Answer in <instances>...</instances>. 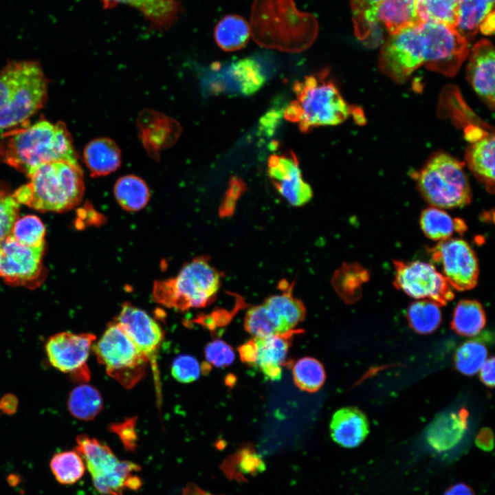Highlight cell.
I'll use <instances>...</instances> for the list:
<instances>
[{"label":"cell","mask_w":495,"mask_h":495,"mask_svg":"<svg viewBox=\"0 0 495 495\" xmlns=\"http://www.w3.org/2000/svg\"><path fill=\"white\" fill-rule=\"evenodd\" d=\"M45 245L30 247L10 234L0 243V278L11 285L33 286L43 276Z\"/></svg>","instance_id":"5bb4252c"},{"label":"cell","mask_w":495,"mask_h":495,"mask_svg":"<svg viewBox=\"0 0 495 495\" xmlns=\"http://www.w3.org/2000/svg\"><path fill=\"white\" fill-rule=\"evenodd\" d=\"M432 261L440 264L443 276L458 291L474 288L478 282L479 268L473 249L464 240L441 241L429 250Z\"/></svg>","instance_id":"4fadbf2b"},{"label":"cell","mask_w":495,"mask_h":495,"mask_svg":"<svg viewBox=\"0 0 495 495\" xmlns=\"http://www.w3.org/2000/svg\"><path fill=\"white\" fill-rule=\"evenodd\" d=\"M223 76L222 89L245 96L256 92L266 80L262 67L253 58H245L232 63L224 71Z\"/></svg>","instance_id":"603a6c76"},{"label":"cell","mask_w":495,"mask_h":495,"mask_svg":"<svg viewBox=\"0 0 495 495\" xmlns=\"http://www.w3.org/2000/svg\"><path fill=\"white\" fill-rule=\"evenodd\" d=\"M104 8H112L118 4L130 6L142 12L155 27L167 29L176 21L181 11L177 0H100Z\"/></svg>","instance_id":"484cf974"},{"label":"cell","mask_w":495,"mask_h":495,"mask_svg":"<svg viewBox=\"0 0 495 495\" xmlns=\"http://www.w3.org/2000/svg\"><path fill=\"white\" fill-rule=\"evenodd\" d=\"M355 34L365 39L373 27L382 25L390 35L418 25L415 0H381L362 13L352 16Z\"/></svg>","instance_id":"2e32d148"},{"label":"cell","mask_w":495,"mask_h":495,"mask_svg":"<svg viewBox=\"0 0 495 495\" xmlns=\"http://www.w3.org/2000/svg\"><path fill=\"white\" fill-rule=\"evenodd\" d=\"M419 30L424 65L444 76H454L469 54L468 40L443 23H421Z\"/></svg>","instance_id":"30bf717a"},{"label":"cell","mask_w":495,"mask_h":495,"mask_svg":"<svg viewBox=\"0 0 495 495\" xmlns=\"http://www.w3.org/2000/svg\"><path fill=\"white\" fill-rule=\"evenodd\" d=\"M241 360L244 363L255 365L256 359V346L254 340H252L242 344L239 348Z\"/></svg>","instance_id":"7dc6e473"},{"label":"cell","mask_w":495,"mask_h":495,"mask_svg":"<svg viewBox=\"0 0 495 495\" xmlns=\"http://www.w3.org/2000/svg\"><path fill=\"white\" fill-rule=\"evenodd\" d=\"M204 354L208 363L218 368L230 365L235 358L232 348L221 340L209 342L205 348Z\"/></svg>","instance_id":"ee69618b"},{"label":"cell","mask_w":495,"mask_h":495,"mask_svg":"<svg viewBox=\"0 0 495 495\" xmlns=\"http://www.w3.org/2000/svg\"><path fill=\"white\" fill-rule=\"evenodd\" d=\"M116 322L148 361H155L164 338L158 323L144 311L126 302Z\"/></svg>","instance_id":"ac0fdd59"},{"label":"cell","mask_w":495,"mask_h":495,"mask_svg":"<svg viewBox=\"0 0 495 495\" xmlns=\"http://www.w3.org/2000/svg\"><path fill=\"white\" fill-rule=\"evenodd\" d=\"M116 199L121 207L129 211L143 208L149 199V190L146 183L135 175H125L119 178L114 186Z\"/></svg>","instance_id":"d6a6232c"},{"label":"cell","mask_w":495,"mask_h":495,"mask_svg":"<svg viewBox=\"0 0 495 495\" xmlns=\"http://www.w3.org/2000/svg\"><path fill=\"white\" fill-rule=\"evenodd\" d=\"M494 134L486 133L467 148L465 160L468 168L487 190L494 192Z\"/></svg>","instance_id":"cb8c5ba5"},{"label":"cell","mask_w":495,"mask_h":495,"mask_svg":"<svg viewBox=\"0 0 495 495\" xmlns=\"http://www.w3.org/2000/svg\"><path fill=\"white\" fill-rule=\"evenodd\" d=\"M332 439L339 446H358L368 434V423L362 412L352 407L342 408L333 415L330 423Z\"/></svg>","instance_id":"44dd1931"},{"label":"cell","mask_w":495,"mask_h":495,"mask_svg":"<svg viewBox=\"0 0 495 495\" xmlns=\"http://www.w3.org/2000/svg\"><path fill=\"white\" fill-rule=\"evenodd\" d=\"M494 0H459L456 29L468 41L477 32L480 24L493 11Z\"/></svg>","instance_id":"4dcf8cb0"},{"label":"cell","mask_w":495,"mask_h":495,"mask_svg":"<svg viewBox=\"0 0 495 495\" xmlns=\"http://www.w3.org/2000/svg\"><path fill=\"white\" fill-rule=\"evenodd\" d=\"M328 76V72L324 70L294 85L296 100L287 106L284 116L298 122L302 132L316 126L339 124L352 113V107Z\"/></svg>","instance_id":"277c9868"},{"label":"cell","mask_w":495,"mask_h":495,"mask_svg":"<svg viewBox=\"0 0 495 495\" xmlns=\"http://www.w3.org/2000/svg\"><path fill=\"white\" fill-rule=\"evenodd\" d=\"M292 373L296 385L310 393L318 390L325 381L324 367L314 358L299 359L293 366Z\"/></svg>","instance_id":"8d00e7d4"},{"label":"cell","mask_w":495,"mask_h":495,"mask_svg":"<svg viewBox=\"0 0 495 495\" xmlns=\"http://www.w3.org/2000/svg\"><path fill=\"white\" fill-rule=\"evenodd\" d=\"M475 443L482 450L490 452L494 448V434L491 429H481L475 439Z\"/></svg>","instance_id":"bcb514c9"},{"label":"cell","mask_w":495,"mask_h":495,"mask_svg":"<svg viewBox=\"0 0 495 495\" xmlns=\"http://www.w3.org/2000/svg\"><path fill=\"white\" fill-rule=\"evenodd\" d=\"M19 217V204L12 194L0 191V243L11 233Z\"/></svg>","instance_id":"b9f144b4"},{"label":"cell","mask_w":495,"mask_h":495,"mask_svg":"<svg viewBox=\"0 0 495 495\" xmlns=\"http://www.w3.org/2000/svg\"><path fill=\"white\" fill-rule=\"evenodd\" d=\"M466 430L467 412L465 410L446 412L430 425L426 439L436 451H447L459 443Z\"/></svg>","instance_id":"7402d4cb"},{"label":"cell","mask_w":495,"mask_h":495,"mask_svg":"<svg viewBox=\"0 0 495 495\" xmlns=\"http://www.w3.org/2000/svg\"><path fill=\"white\" fill-rule=\"evenodd\" d=\"M236 456L239 469L244 474H253L264 468L260 456L252 450L243 449L236 454Z\"/></svg>","instance_id":"f6af8a7d"},{"label":"cell","mask_w":495,"mask_h":495,"mask_svg":"<svg viewBox=\"0 0 495 495\" xmlns=\"http://www.w3.org/2000/svg\"><path fill=\"white\" fill-rule=\"evenodd\" d=\"M494 358L487 359L478 371L482 382L490 387L494 385Z\"/></svg>","instance_id":"c3c4849f"},{"label":"cell","mask_w":495,"mask_h":495,"mask_svg":"<svg viewBox=\"0 0 495 495\" xmlns=\"http://www.w3.org/2000/svg\"><path fill=\"white\" fill-rule=\"evenodd\" d=\"M250 36L249 22L238 14L226 15L214 28L216 43L226 52H234L244 47Z\"/></svg>","instance_id":"f546056e"},{"label":"cell","mask_w":495,"mask_h":495,"mask_svg":"<svg viewBox=\"0 0 495 495\" xmlns=\"http://www.w3.org/2000/svg\"><path fill=\"white\" fill-rule=\"evenodd\" d=\"M443 495H476L474 490L464 483H455L448 487Z\"/></svg>","instance_id":"681fc988"},{"label":"cell","mask_w":495,"mask_h":495,"mask_svg":"<svg viewBox=\"0 0 495 495\" xmlns=\"http://www.w3.org/2000/svg\"><path fill=\"white\" fill-rule=\"evenodd\" d=\"M263 304L277 324L280 334L291 331L302 321L305 315L302 302L289 292L271 296Z\"/></svg>","instance_id":"83f0119b"},{"label":"cell","mask_w":495,"mask_h":495,"mask_svg":"<svg viewBox=\"0 0 495 495\" xmlns=\"http://www.w3.org/2000/svg\"><path fill=\"white\" fill-rule=\"evenodd\" d=\"M419 222L426 236L434 241L446 240L454 233L462 234L467 230L462 219H454L444 210L433 206L422 211Z\"/></svg>","instance_id":"f1b7e54d"},{"label":"cell","mask_w":495,"mask_h":495,"mask_svg":"<svg viewBox=\"0 0 495 495\" xmlns=\"http://www.w3.org/2000/svg\"><path fill=\"white\" fill-rule=\"evenodd\" d=\"M77 451L82 457L96 489L102 495H123L126 490H136L142 485L137 464L120 461L106 445L94 438L81 434L76 439Z\"/></svg>","instance_id":"ba28073f"},{"label":"cell","mask_w":495,"mask_h":495,"mask_svg":"<svg viewBox=\"0 0 495 495\" xmlns=\"http://www.w3.org/2000/svg\"><path fill=\"white\" fill-rule=\"evenodd\" d=\"M50 468L56 481L63 485L74 484L85 472L84 460L77 451L55 454L50 461Z\"/></svg>","instance_id":"d590c367"},{"label":"cell","mask_w":495,"mask_h":495,"mask_svg":"<svg viewBox=\"0 0 495 495\" xmlns=\"http://www.w3.org/2000/svg\"><path fill=\"white\" fill-rule=\"evenodd\" d=\"M92 346L109 375L126 388L133 386L144 375L147 358L116 321Z\"/></svg>","instance_id":"9c48e42d"},{"label":"cell","mask_w":495,"mask_h":495,"mask_svg":"<svg viewBox=\"0 0 495 495\" xmlns=\"http://www.w3.org/2000/svg\"><path fill=\"white\" fill-rule=\"evenodd\" d=\"M70 413L76 419L89 421L95 418L102 408V397L97 389L88 384L74 388L68 398Z\"/></svg>","instance_id":"836d02e7"},{"label":"cell","mask_w":495,"mask_h":495,"mask_svg":"<svg viewBox=\"0 0 495 495\" xmlns=\"http://www.w3.org/2000/svg\"><path fill=\"white\" fill-rule=\"evenodd\" d=\"M481 32L486 35L492 34L494 32V11H492L482 21L479 25Z\"/></svg>","instance_id":"816d5d0a"},{"label":"cell","mask_w":495,"mask_h":495,"mask_svg":"<svg viewBox=\"0 0 495 495\" xmlns=\"http://www.w3.org/2000/svg\"><path fill=\"white\" fill-rule=\"evenodd\" d=\"M287 333L254 338L256 346L255 365L271 380H278L281 377V366L285 361L289 346Z\"/></svg>","instance_id":"d4e9b609"},{"label":"cell","mask_w":495,"mask_h":495,"mask_svg":"<svg viewBox=\"0 0 495 495\" xmlns=\"http://www.w3.org/2000/svg\"><path fill=\"white\" fill-rule=\"evenodd\" d=\"M219 287V273L207 260L198 258L186 265L175 278L156 282L153 297L170 308H200L214 298Z\"/></svg>","instance_id":"52a82bcc"},{"label":"cell","mask_w":495,"mask_h":495,"mask_svg":"<svg viewBox=\"0 0 495 495\" xmlns=\"http://www.w3.org/2000/svg\"><path fill=\"white\" fill-rule=\"evenodd\" d=\"M422 65L419 24L392 34L385 41L380 56V69L393 80L404 82Z\"/></svg>","instance_id":"7c38bea8"},{"label":"cell","mask_w":495,"mask_h":495,"mask_svg":"<svg viewBox=\"0 0 495 495\" xmlns=\"http://www.w3.org/2000/svg\"><path fill=\"white\" fill-rule=\"evenodd\" d=\"M414 177L422 197L433 207H463L471 201L463 163L446 153L432 155Z\"/></svg>","instance_id":"8992f818"},{"label":"cell","mask_w":495,"mask_h":495,"mask_svg":"<svg viewBox=\"0 0 495 495\" xmlns=\"http://www.w3.org/2000/svg\"><path fill=\"white\" fill-rule=\"evenodd\" d=\"M487 357V351L483 343L478 340L465 342L456 351V368L463 374L474 375L479 371Z\"/></svg>","instance_id":"74e56055"},{"label":"cell","mask_w":495,"mask_h":495,"mask_svg":"<svg viewBox=\"0 0 495 495\" xmlns=\"http://www.w3.org/2000/svg\"><path fill=\"white\" fill-rule=\"evenodd\" d=\"M439 306L430 300L412 302L407 311V318L411 327L421 334H428L436 330L441 322Z\"/></svg>","instance_id":"e575fe53"},{"label":"cell","mask_w":495,"mask_h":495,"mask_svg":"<svg viewBox=\"0 0 495 495\" xmlns=\"http://www.w3.org/2000/svg\"><path fill=\"white\" fill-rule=\"evenodd\" d=\"M47 80L40 64L11 61L0 71V129L18 125L44 104Z\"/></svg>","instance_id":"5b68a950"},{"label":"cell","mask_w":495,"mask_h":495,"mask_svg":"<svg viewBox=\"0 0 495 495\" xmlns=\"http://www.w3.org/2000/svg\"><path fill=\"white\" fill-rule=\"evenodd\" d=\"M138 126L144 148L155 159L159 158L161 150L175 142L181 133L177 121L151 110H144L140 113Z\"/></svg>","instance_id":"ffe728a7"},{"label":"cell","mask_w":495,"mask_h":495,"mask_svg":"<svg viewBox=\"0 0 495 495\" xmlns=\"http://www.w3.org/2000/svg\"><path fill=\"white\" fill-rule=\"evenodd\" d=\"M485 320V314L480 302L474 300H463L454 309L452 327L461 336H474L483 329Z\"/></svg>","instance_id":"1f68e13d"},{"label":"cell","mask_w":495,"mask_h":495,"mask_svg":"<svg viewBox=\"0 0 495 495\" xmlns=\"http://www.w3.org/2000/svg\"><path fill=\"white\" fill-rule=\"evenodd\" d=\"M202 366L192 356L182 355L176 358L171 366V374L178 382L190 383L197 380L202 371Z\"/></svg>","instance_id":"7bdbcfd3"},{"label":"cell","mask_w":495,"mask_h":495,"mask_svg":"<svg viewBox=\"0 0 495 495\" xmlns=\"http://www.w3.org/2000/svg\"><path fill=\"white\" fill-rule=\"evenodd\" d=\"M85 164L94 177L107 175L121 164V152L116 143L107 138H96L85 147Z\"/></svg>","instance_id":"4316f807"},{"label":"cell","mask_w":495,"mask_h":495,"mask_svg":"<svg viewBox=\"0 0 495 495\" xmlns=\"http://www.w3.org/2000/svg\"><path fill=\"white\" fill-rule=\"evenodd\" d=\"M394 285L410 297L444 305L454 298L452 287L430 263L415 261H394Z\"/></svg>","instance_id":"8fae6325"},{"label":"cell","mask_w":495,"mask_h":495,"mask_svg":"<svg viewBox=\"0 0 495 495\" xmlns=\"http://www.w3.org/2000/svg\"><path fill=\"white\" fill-rule=\"evenodd\" d=\"M58 160L79 164L72 136L62 122L41 120L1 136L0 161L27 176L40 165Z\"/></svg>","instance_id":"7a4b0ae2"},{"label":"cell","mask_w":495,"mask_h":495,"mask_svg":"<svg viewBox=\"0 0 495 495\" xmlns=\"http://www.w3.org/2000/svg\"><path fill=\"white\" fill-rule=\"evenodd\" d=\"M45 228L35 215H25L13 225L10 235L19 243L30 247L45 245Z\"/></svg>","instance_id":"ab89813d"},{"label":"cell","mask_w":495,"mask_h":495,"mask_svg":"<svg viewBox=\"0 0 495 495\" xmlns=\"http://www.w3.org/2000/svg\"><path fill=\"white\" fill-rule=\"evenodd\" d=\"M381 0H351L352 16H356Z\"/></svg>","instance_id":"f907efd6"},{"label":"cell","mask_w":495,"mask_h":495,"mask_svg":"<svg viewBox=\"0 0 495 495\" xmlns=\"http://www.w3.org/2000/svg\"><path fill=\"white\" fill-rule=\"evenodd\" d=\"M267 166L274 185L289 204L301 206L310 201L312 190L303 179L298 159L292 151L270 155Z\"/></svg>","instance_id":"e0dca14e"},{"label":"cell","mask_w":495,"mask_h":495,"mask_svg":"<svg viewBox=\"0 0 495 495\" xmlns=\"http://www.w3.org/2000/svg\"><path fill=\"white\" fill-rule=\"evenodd\" d=\"M95 340V336L89 333H56L45 344L47 359L58 371L87 381L90 376L87 361Z\"/></svg>","instance_id":"9a60e30c"},{"label":"cell","mask_w":495,"mask_h":495,"mask_svg":"<svg viewBox=\"0 0 495 495\" xmlns=\"http://www.w3.org/2000/svg\"><path fill=\"white\" fill-rule=\"evenodd\" d=\"M494 46L488 40H481L472 49L467 65V78L474 91L491 109H494Z\"/></svg>","instance_id":"d6986e66"},{"label":"cell","mask_w":495,"mask_h":495,"mask_svg":"<svg viewBox=\"0 0 495 495\" xmlns=\"http://www.w3.org/2000/svg\"><path fill=\"white\" fill-rule=\"evenodd\" d=\"M454 1H455L457 2L458 3H459V0H454Z\"/></svg>","instance_id":"f5cc1de1"},{"label":"cell","mask_w":495,"mask_h":495,"mask_svg":"<svg viewBox=\"0 0 495 495\" xmlns=\"http://www.w3.org/2000/svg\"><path fill=\"white\" fill-rule=\"evenodd\" d=\"M369 279L368 270L358 264L345 265L337 278V287L346 300H358L362 294V287Z\"/></svg>","instance_id":"f35d334b"},{"label":"cell","mask_w":495,"mask_h":495,"mask_svg":"<svg viewBox=\"0 0 495 495\" xmlns=\"http://www.w3.org/2000/svg\"><path fill=\"white\" fill-rule=\"evenodd\" d=\"M245 330L254 338L280 334L276 322L263 303L248 309L244 321Z\"/></svg>","instance_id":"60d3db41"},{"label":"cell","mask_w":495,"mask_h":495,"mask_svg":"<svg viewBox=\"0 0 495 495\" xmlns=\"http://www.w3.org/2000/svg\"><path fill=\"white\" fill-rule=\"evenodd\" d=\"M30 182L19 188L14 197L43 212H63L78 205L84 195L85 184L80 164L58 160L43 164L28 176Z\"/></svg>","instance_id":"3957f363"},{"label":"cell","mask_w":495,"mask_h":495,"mask_svg":"<svg viewBox=\"0 0 495 495\" xmlns=\"http://www.w3.org/2000/svg\"><path fill=\"white\" fill-rule=\"evenodd\" d=\"M249 24L258 45L292 53L309 48L319 30L316 16L299 10L294 0H254Z\"/></svg>","instance_id":"6da1fadb"}]
</instances>
